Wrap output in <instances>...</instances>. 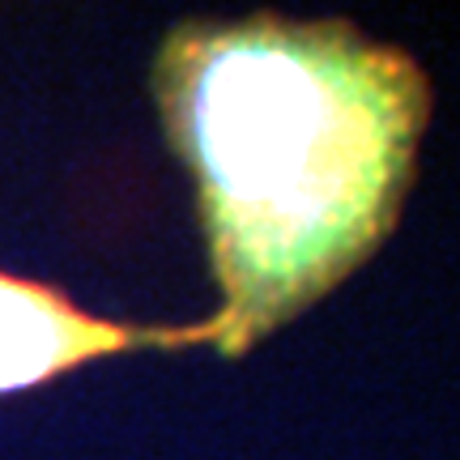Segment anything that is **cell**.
<instances>
[{"instance_id": "obj_1", "label": "cell", "mask_w": 460, "mask_h": 460, "mask_svg": "<svg viewBox=\"0 0 460 460\" xmlns=\"http://www.w3.org/2000/svg\"><path fill=\"white\" fill-rule=\"evenodd\" d=\"M154 99L197 188L222 358L329 298L388 243L430 128V77L341 17H192L154 56Z\"/></svg>"}, {"instance_id": "obj_2", "label": "cell", "mask_w": 460, "mask_h": 460, "mask_svg": "<svg viewBox=\"0 0 460 460\" xmlns=\"http://www.w3.org/2000/svg\"><path fill=\"white\" fill-rule=\"evenodd\" d=\"M137 345H205L192 329H128L82 312L56 286L0 273V393H22L65 376L82 362L124 354Z\"/></svg>"}]
</instances>
